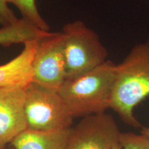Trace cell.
Here are the masks:
<instances>
[{"label": "cell", "mask_w": 149, "mask_h": 149, "mask_svg": "<svg viewBox=\"0 0 149 149\" xmlns=\"http://www.w3.org/2000/svg\"><path fill=\"white\" fill-rule=\"evenodd\" d=\"M121 134L111 115H90L72 126L65 149H113L120 143Z\"/></svg>", "instance_id": "5b68a950"}, {"label": "cell", "mask_w": 149, "mask_h": 149, "mask_svg": "<svg viewBox=\"0 0 149 149\" xmlns=\"http://www.w3.org/2000/svg\"><path fill=\"white\" fill-rule=\"evenodd\" d=\"M120 142L122 149H149V137L141 133H122Z\"/></svg>", "instance_id": "7c38bea8"}, {"label": "cell", "mask_w": 149, "mask_h": 149, "mask_svg": "<svg viewBox=\"0 0 149 149\" xmlns=\"http://www.w3.org/2000/svg\"><path fill=\"white\" fill-rule=\"evenodd\" d=\"M27 86L0 88V149H4L28 128L25 113Z\"/></svg>", "instance_id": "52a82bcc"}, {"label": "cell", "mask_w": 149, "mask_h": 149, "mask_svg": "<svg viewBox=\"0 0 149 149\" xmlns=\"http://www.w3.org/2000/svg\"><path fill=\"white\" fill-rule=\"evenodd\" d=\"M19 18L8 6L7 0H0V24L6 26L15 22Z\"/></svg>", "instance_id": "4fadbf2b"}, {"label": "cell", "mask_w": 149, "mask_h": 149, "mask_svg": "<svg viewBox=\"0 0 149 149\" xmlns=\"http://www.w3.org/2000/svg\"><path fill=\"white\" fill-rule=\"evenodd\" d=\"M61 33L66 79L77 77L107 61L108 51L100 37L83 22L66 24Z\"/></svg>", "instance_id": "3957f363"}, {"label": "cell", "mask_w": 149, "mask_h": 149, "mask_svg": "<svg viewBox=\"0 0 149 149\" xmlns=\"http://www.w3.org/2000/svg\"><path fill=\"white\" fill-rule=\"evenodd\" d=\"M37 43L38 41L26 42L17 57L0 66V88L15 86H26L32 81V63Z\"/></svg>", "instance_id": "ba28073f"}, {"label": "cell", "mask_w": 149, "mask_h": 149, "mask_svg": "<svg viewBox=\"0 0 149 149\" xmlns=\"http://www.w3.org/2000/svg\"><path fill=\"white\" fill-rule=\"evenodd\" d=\"M113 149H122V146H121V145H120V142L119 143V144L115 145V146L113 147Z\"/></svg>", "instance_id": "9a60e30c"}, {"label": "cell", "mask_w": 149, "mask_h": 149, "mask_svg": "<svg viewBox=\"0 0 149 149\" xmlns=\"http://www.w3.org/2000/svg\"><path fill=\"white\" fill-rule=\"evenodd\" d=\"M33 82L59 91L66 80V67L61 32H53L38 41L32 63Z\"/></svg>", "instance_id": "8992f818"}, {"label": "cell", "mask_w": 149, "mask_h": 149, "mask_svg": "<svg viewBox=\"0 0 149 149\" xmlns=\"http://www.w3.org/2000/svg\"><path fill=\"white\" fill-rule=\"evenodd\" d=\"M148 96L149 41L134 46L126 58L116 64L110 109L128 125L142 127L134 115V109Z\"/></svg>", "instance_id": "6da1fadb"}, {"label": "cell", "mask_w": 149, "mask_h": 149, "mask_svg": "<svg viewBox=\"0 0 149 149\" xmlns=\"http://www.w3.org/2000/svg\"><path fill=\"white\" fill-rule=\"evenodd\" d=\"M7 1L17 7L22 15V18L41 30L51 31L50 26L39 12L35 0H7Z\"/></svg>", "instance_id": "8fae6325"}, {"label": "cell", "mask_w": 149, "mask_h": 149, "mask_svg": "<svg viewBox=\"0 0 149 149\" xmlns=\"http://www.w3.org/2000/svg\"><path fill=\"white\" fill-rule=\"evenodd\" d=\"M116 64L107 60L77 77L66 79L58 93L72 117H85L110 109Z\"/></svg>", "instance_id": "7a4b0ae2"}, {"label": "cell", "mask_w": 149, "mask_h": 149, "mask_svg": "<svg viewBox=\"0 0 149 149\" xmlns=\"http://www.w3.org/2000/svg\"><path fill=\"white\" fill-rule=\"evenodd\" d=\"M25 113L29 129L48 131L72 126L74 117L58 91L33 81L26 88Z\"/></svg>", "instance_id": "277c9868"}, {"label": "cell", "mask_w": 149, "mask_h": 149, "mask_svg": "<svg viewBox=\"0 0 149 149\" xmlns=\"http://www.w3.org/2000/svg\"><path fill=\"white\" fill-rule=\"evenodd\" d=\"M70 128L48 131L27 128L11 144L15 149H65Z\"/></svg>", "instance_id": "9c48e42d"}, {"label": "cell", "mask_w": 149, "mask_h": 149, "mask_svg": "<svg viewBox=\"0 0 149 149\" xmlns=\"http://www.w3.org/2000/svg\"><path fill=\"white\" fill-rule=\"evenodd\" d=\"M140 133L149 137V126H147V127H144V126H142V127H141Z\"/></svg>", "instance_id": "5bb4252c"}, {"label": "cell", "mask_w": 149, "mask_h": 149, "mask_svg": "<svg viewBox=\"0 0 149 149\" xmlns=\"http://www.w3.org/2000/svg\"><path fill=\"white\" fill-rule=\"evenodd\" d=\"M52 33L51 31L41 30L27 20L20 18L14 23L0 28V45L24 44L32 41H39Z\"/></svg>", "instance_id": "30bf717a"}]
</instances>
